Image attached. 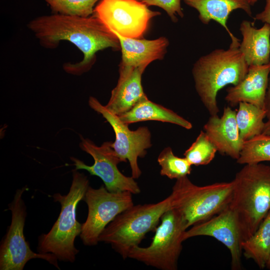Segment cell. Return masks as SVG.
Returning <instances> with one entry per match:
<instances>
[{
  "mask_svg": "<svg viewBox=\"0 0 270 270\" xmlns=\"http://www.w3.org/2000/svg\"><path fill=\"white\" fill-rule=\"evenodd\" d=\"M27 27L45 48H56L61 41L66 40L82 53V60L62 66L64 70L72 75L80 76L90 70L96 61L97 52L108 48L120 50L117 36L94 15H43L31 20Z\"/></svg>",
  "mask_w": 270,
  "mask_h": 270,
  "instance_id": "1",
  "label": "cell"
},
{
  "mask_svg": "<svg viewBox=\"0 0 270 270\" xmlns=\"http://www.w3.org/2000/svg\"><path fill=\"white\" fill-rule=\"evenodd\" d=\"M248 66L239 48L216 49L200 57L192 74L196 92L210 116L218 114V92L228 84L236 85L244 78Z\"/></svg>",
  "mask_w": 270,
  "mask_h": 270,
  "instance_id": "2",
  "label": "cell"
},
{
  "mask_svg": "<svg viewBox=\"0 0 270 270\" xmlns=\"http://www.w3.org/2000/svg\"><path fill=\"white\" fill-rule=\"evenodd\" d=\"M232 181L229 206L238 216L245 240L270 211V166L262 162L244 164Z\"/></svg>",
  "mask_w": 270,
  "mask_h": 270,
  "instance_id": "3",
  "label": "cell"
},
{
  "mask_svg": "<svg viewBox=\"0 0 270 270\" xmlns=\"http://www.w3.org/2000/svg\"><path fill=\"white\" fill-rule=\"evenodd\" d=\"M89 186L87 176L74 169L68 194L56 193L52 196L54 201L60 204L61 210L50 231L38 237V252L52 254L60 261H75L79 251L74 246V240L80 235L82 226L76 220V210L80 202L84 199Z\"/></svg>",
  "mask_w": 270,
  "mask_h": 270,
  "instance_id": "4",
  "label": "cell"
},
{
  "mask_svg": "<svg viewBox=\"0 0 270 270\" xmlns=\"http://www.w3.org/2000/svg\"><path fill=\"white\" fill-rule=\"evenodd\" d=\"M172 192L156 203L133 205L119 214L104 230L98 241L111 245L124 258H128L131 248L139 246L146 234L154 232L163 214L173 208Z\"/></svg>",
  "mask_w": 270,
  "mask_h": 270,
  "instance_id": "5",
  "label": "cell"
},
{
  "mask_svg": "<svg viewBox=\"0 0 270 270\" xmlns=\"http://www.w3.org/2000/svg\"><path fill=\"white\" fill-rule=\"evenodd\" d=\"M233 190L232 181L198 186L186 176L176 180L172 187L173 208L180 214L188 229L227 208L232 200Z\"/></svg>",
  "mask_w": 270,
  "mask_h": 270,
  "instance_id": "6",
  "label": "cell"
},
{
  "mask_svg": "<svg viewBox=\"0 0 270 270\" xmlns=\"http://www.w3.org/2000/svg\"><path fill=\"white\" fill-rule=\"evenodd\" d=\"M186 230L180 214L171 208L162 216L150 246L132 248L128 258L161 270H176Z\"/></svg>",
  "mask_w": 270,
  "mask_h": 270,
  "instance_id": "7",
  "label": "cell"
},
{
  "mask_svg": "<svg viewBox=\"0 0 270 270\" xmlns=\"http://www.w3.org/2000/svg\"><path fill=\"white\" fill-rule=\"evenodd\" d=\"M26 187L18 189L12 201L8 204L12 212V221L0 246V270H22L28 261L41 258L60 269L58 258L52 254L34 252L26 242L24 229L26 217V208L22 199Z\"/></svg>",
  "mask_w": 270,
  "mask_h": 270,
  "instance_id": "8",
  "label": "cell"
},
{
  "mask_svg": "<svg viewBox=\"0 0 270 270\" xmlns=\"http://www.w3.org/2000/svg\"><path fill=\"white\" fill-rule=\"evenodd\" d=\"M132 194L124 191L111 192L104 186L98 188L90 186L84 200L88 207V214L82 224L80 239L84 245H96L105 228L119 214L132 206Z\"/></svg>",
  "mask_w": 270,
  "mask_h": 270,
  "instance_id": "9",
  "label": "cell"
},
{
  "mask_svg": "<svg viewBox=\"0 0 270 270\" xmlns=\"http://www.w3.org/2000/svg\"><path fill=\"white\" fill-rule=\"evenodd\" d=\"M160 12L150 10L138 0H100L93 14L120 36L142 38L151 20Z\"/></svg>",
  "mask_w": 270,
  "mask_h": 270,
  "instance_id": "10",
  "label": "cell"
},
{
  "mask_svg": "<svg viewBox=\"0 0 270 270\" xmlns=\"http://www.w3.org/2000/svg\"><path fill=\"white\" fill-rule=\"evenodd\" d=\"M80 136V148L92 156L94 163L88 166L80 159L71 157L76 170H84L90 174L99 177L110 192L127 191L132 194L140 192L135 179L124 175L118 170V164L123 162L112 148V142H106L98 146L90 140Z\"/></svg>",
  "mask_w": 270,
  "mask_h": 270,
  "instance_id": "11",
  "label": "cell"
},
{
  "mask_svg": "<svg viewBox=\"0 0 270 270\" xmlns=\"http://www.w3.org/2000/svg\"><path fill=\"white\" fill-rule=\"evenodd\" d=\"M90 106L100 114L110 124L115 134V140L111 146L123 162L128 160L132 172V176L138 178L142 174L138 166V158H144L146 150L152 146L151 134L146 126H140L136 130L129 129L128 124L122 122L118 116L109 110L98 99L90 96Z\"/></svg>",
  "mask_w": 270,
  "mask_h": 270,
  "instance_id": "12",
  "label": "cell"
},
{
  "mask_svg": "<svg viewBox=\"0 0 270 270\" xmlns=\"http://www.w3.org/2000/svg\"><path fill=\"white\" fill-rule=\"evenodd\" d=\"M197 236H211L222 242L230 252L232 270L241 269L244 238L238 216L229 206L212 218L187 229L184 240Z\"/></svg>",
  "mask_w": 270,
  "mask_h": 270,
  "instance_id": "13",
  "label": "cell"
},
{
  "mask_svg": "<svg viewBox=\"0 0 270 270\" xmlns=\"http://www.w3.org/2000/svg\"><path fill=\"white\" fill-rule=\"evenodd\" d=\"M144 66H130L120 64L119 77L116 87L105 106L117 116L132 108L138 102L148 98L142 84Z\"/></svg>",
  "mask_w": 270,
  "mask_h": 270,
  "instance_id": "14",
  "label": "cell"
},
{
  "mask_svg": "<svg viewBox=\"0 0 270 270\" xmlns=\"http://www.w3.org/2000/svg\"><path fill=\"white\" fill-rule=\"evenodd\" d=\"M236 115L235 110L226 106L221 117L218 114L210 116L204 130L218 152L236 160L244 142L240 136Z\"/></svg>",
  "mask_w": 270,
  "mask_h": 270,
  "instance_id": "15",
  "label": "cell"
},
{
  "mask_svg": "<svg viewBox=\"0 0 270 270\" xmlns=\"http://www.w3.org/2000/svg\"><path fill=\"white\" fill-rule=\"evenodd\" d=\"M270 73V62L250 66L243 80L226 89L225 100L230 106L246 102L264 108Z\"/></svg>",
  "mask_w": 270,
  "mask_h": 270,
  "instance_id": "16",
  "label": "cell"
},
{
  "mask_svg": "<svg viewBox=\"0 0 270 270\" xmlns=\"http://www.w3.org/2000/svg\"><path fill=\"white\" fill-rule=\"evenodd\" d=\"M120 40L122 52L121 64L130 66H144L156 60H162L169 45L164 36L148 40L133 38L116 34Z\"/></svg>",
  "mask_w": 270,
  "mask_h": 270,
  "instance_id": "17",
  "label": "cell"
},
{
  "mask_svg": "<svg viewBox=\"0 0 270 270\" xmlns=\"http://www.w3.org/2000/svg\"><path fill=\"white\" fill-rule=\"evenodd\" d=\"M190 7L198 13L200 22L208 24L210 20L216 21L222 26L229 34L232 42L230 46L239 48L240 40L230 31L226 24L229 16L234 10L241 9L252 16L250 4L248 0H184Z\"/></svg>",
  "mask_w": 270,
  "mask_h": 270,
  "instance_id": "18",
  "label": "cell"
},
{
  "mask_svg": "<svg viewBox=\"0 0 270 270\" xmlns=\"http://www.w3.org/2000/svg\"><path fill=\"white\" fill-rule=\"evenodd\" d=\"M242 41L239 49L250 66H260L270 62V26L264 23L260 28L244 20L240 26Z\"/></svg>",
  "mask_w": 270,
  "mask_h": 270,
  "instance_id": "19",
  "label": "cell"
},
{
  "mask_svg": "<svg viewBox=\"0 0 270 270\" xmlns=\"http://www.w3.org/2000/svg\"><path fill=\"white\" fill-rule=\"evenodd\" d=\"M118 116L122 122L128 125L142 121L156 120L174 124L187 130L192 128L190 122L172 110L149 100L148 98L142 100L128 112Z\"/></svg>",
  "mask_w": 270,
  "mask_h": 270,
  "instance_id": "20",
  "label": "cell"
},
{
  "mask_svg": "<svg viewBox=\"0 0 270 270\" xmlns=\"http://www.w3.org/2000/svg\"><path fill=\"white\" fill-rule=\"evenodd\" d=\"M242 254L252 259L258 267H266L270 257V211L256 231L242 242Z\"/></svg>",
  "mask_w": 270,
  "mask_h": 270,
  "instance_id": "21",
  "label": "cell"
},
{
  "mask_svg": "<svg viewBox=\"0 0 270 270\" xmlns=\"http://www.w3.org/2000/svg\"><path fill=\"white\" fill-rule=\"evenodd\" d=\"M236 117L240 136L244 142L262 134L265 124L264 119L266 117L264 109L240 102Z\"/></svg>",
  "mask_w": 270,
  "mask_h": 270,
  "instance_id": "22",
  "label": "cell"
},
{
  "mask_svg": "<svg viewBox=\"0 0 270 270\" xmlns=\"http://www.w3.org/2000/svg\"><path fill=\"white\" fill-rule=\"evenodd\" d=\"M270 162V136L260 134L244 142L237 163L252 164Z\"/></svg>",
  "mask_w": 270,
  "mask_h": 270,
  "instance_id": "23",
  "label": "cell"
},
{
  "mask_svg": "<svg viewBox=\"0 0 270 270\" xmlns=\"http://www.w3.org/2000/svg\"><path fill=\"white\" fill-rule=\"evenodd\" d=\"M158 162L160 166V174L170 179L188 176L191 173L192 164L184 158H180L173 153L170 147L165 148L159 154Z\"/></svg>",
  "mask_w": 270,
  "mask_h": 270,
  "instance_id": "24",
  "label": "cell"
},
{
  "mask_svg": "<svg viewBox=\"0 0 270 270\" xmlns=\"http://www.w3.org/2000/svg\"><path fill=\"white\" fill-rule=\"evenodd\" d=\"M218 150L208 138L204 131L201 130L196 140L184 155L192 164L207 165L214 158Z\"/></svg>",
  "mask_w": 270,
  "mask_h": 270,
  "instance_id": "25",
  "label": "cell"
},
{
  "mask_svg": "<svg viewBox=\"0 0 270 270\" xmlns=\"http://www.w3.org/2000/svg\"><path fill=\"white\" fill-rule=\"evenodd\" d=\"M52 14L88 17L93 14L94 6L100 0H42Z\"/></svg>",
  "mask_w": 270,
  "mask_h": 270,
  "instance_id": "26",
  "label": "cell"
},
{
  "mask_svg": "<svg viewBox=\"0 0 270 270\" xmlns=\"http://www.w3.org/2000/svg\"><path fill=\"white\" fill-rule=\"evenodd\" d=\"M148 6H156L164 10L174 22L178 21V16H184L181 6L182 0H138Z\"/></svg>",
  "mask_w": 270,
  "mask_h": 270,
  "instance_id": "27",
  "label": "cell"
},
{
  "mask_svg": "<svg viewBox=\"0 0 270 270\" xmlns=\"http://www.w3.org/2000/svg\"><path fill=\"white\" fill-rule=\"evenodd\" d=\"M254 19V20H260L266 23L270 26V0H266V5L264 10L257 14Z\"/></svg>",
  "mask_w": 270,
  "mask_h": 270,
  "instance_id": "28",
  "label": "cell"
},
{
  "mask_svg": "<svg viewBox=\"0 0 270 270\" xmlns=\"http://www.w3.org/2000/svg\"><path fill=\"white\" fill-rule=\"evenodd\" d=\"M264 109L266 112V118L268 120H270V73L265 98Z\"/></svg>",
  "mask_w": 270,
  "mask_h": 270,
  "instance_id": "29",
  "label": "cell"
},
{
  "mask_svg": "<svg viewBox=\"0 0 270 270\" xmlns=\"http://www.w3.org/2000/svg\"><path fill=\"white\" fill-rule=\"evenodd\" d=\"M262 134L270 136V120L265 122Z\"/></svg>",
  "mask_w": 270,
  "mask_h": 270,
  "instance_id": "30",
  "label": "cell"
},
{
  "mask_svg": "<svg viewBox=\"0 0 270 270\" xmlns=\"http://www.w3.org/2000/svg\"><path fill=\"white\" fill-rule=\"evenodd\" d=\"M258 0H248L249 4H250V6H254Z\"/></svg>",
  "mask_w": 270,
  "mask_h": 270,
  "instance_id": "31",
  "label": "cell"
},
{
  "mask_svg": "<svg viewBox=\"0 0 270 270\" xmlns=\"http://www.w3.org/2000/svg\"><path fill=\"white\" fill-rule=\"evenodd\" d=\"M266 267L268 268V269H270V258L266 264Z\"/></svg>",
  "mask_w": 270,
  "mask_h": 270,
  "instance_id": "32",
  "label": "cell"
}]
</instances>
